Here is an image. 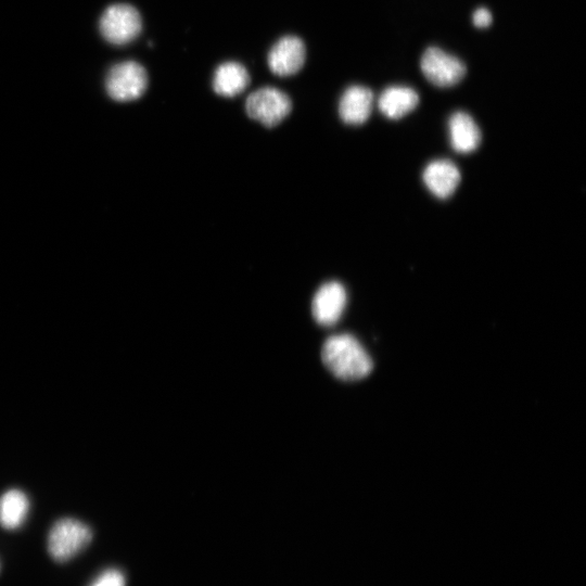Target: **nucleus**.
Returning <instances> with one entry per match:
<instances>
[{
	"label": "nucleus",
	"instance_id": "obj_1",
	"mask_svg": "<svg viewBox=\"0 0 586 586\" xmlns=\"http://www.w3.org/2000/svg\"><path fill=\"white\" fill-rule=\"evenodd\" d=\"M321 359L327 369L343 381L364 379L373 368L369 354L351 334L330 336L322 346Z\"/></svg>",
	"mask_w": 586,
	"mask_h": 586
},
{
	"label": "nucleus",
	"instance_id": "obj_2",
	"mask_svg": "<svg viewBox=\"0 0 586 586\" xmlns=\"http://www.w3.org/2000/svg\"><path fill=\"white\" fill-rule=\"evenodd\" d=\"M92 539L91 528L74 518H62L50 528L48 552L56 562H66L85 548Z\"/></svg>",
	"mask_w": 586,
	"mask_h": 586
},
{
	"label": "nucleus",
	"instance_id": "obj_3",
	"mask_svg": "<svg viewBox=\"0 0 586 586\" xmlns=\"http://www.w3.org/2000/svg\"><path fill=\"white\" fill-rule=\"evenodd\" d=\"M142 30L141 15L136 8L126 3L110 5L100 18L103 38L116 46L135 40Z\"/></svg>",
	"mask_w": 586,
	"mask_h": 586
},
{
	"label": "nucleus",
	"instance_id": "obj_4",
	"mask_svg": "<svg viewBox=\"0 0 586 586\" xmlns=\"http://www.w3.org/2000/svg\"><path fill=\"white\" fill-rule=\"evenodd\" d=\"M289 95L275 87H263L250 93L245 101L246 114L266 127L280 124L291 112Z\"/></svg>",
	"mask_w": 586,
	"mask_h": 586
},
{
	"label": "nucleus",
	"instance_id": "obj_5",
	"mask_svg": "<svg viewBox=\"0 0 586 586\" xmlns=\"http://www.w3.org/2000/svg\"><path fill=\"white\" fill-rule=\"evenodd\" d=\"M146 86V72L135 61L115 64L110 69L105 81L109 95L118 102H129L140 98Z\"/></svg>",
	"mask_w": 586,
	"mask_h": 586
},
{
	"label": "nucleus",
	"instance_id": "obj_6",
	"mask_svg": "<svg viewBox=\"0 0 586 586\" xmlns=\"http://www.w3.org/2000/svg\"><path fill=\"white\" fill-rule=\"evenodd\" d=\"M420 66L426 79L437 87H451L466 75L462 61L437 47L424 51Z\"/></svg>",
	"mask_w": 586,
	"mask_h": 586
},
{
	"label": "nucleus",
	"instance_id": "obj_7",
	"mask_svg": "<svg viewBox=\"0 0 586 586\" xmlns=\"http://www.w3.org/2000/svg\"><path fill=\"white\" fill-rule=\"evenodd\" d=\"M305 59L306 49L302 39L296 36H284L269 50L267 63L275 75L288 77L300 72Z\"/></svg>",
	"mask_w": 586,
	"mask_h": 586
},
{
	"label": "nucleus",
	"instance_id": "obj_8",
	"mask_svg": "<svg viewBox=\"0 0 586 586\" xmlns=\"http://www.w3.org/2000/svg\"><path fill=\"white\" fill-rule=\"evenodd\" d=\"M346 291L337 281L323 283L311 302V313L321 326H332L341 318L346 305Z\"/></svg>",
	"mask_w": 586,
	"mask_h": 586
},
{
	"label": "nucleus",
	"instance_id": "obj_9",
	"mask_svg": "<svg viewBox=\"0 0 586 586\" xmlns=\"http://www.w3.org/2000/svg\"><path fill=\"white\" fill-rule=\"evenodd\" d=\"M372 103L373 93L369 88L358 85L351 86L340 99V117L346 124L360 125L369 118Z\"/></svg>",
	"mask_w": 586,
	"mask_h": 586
},
{
	"label": "nucleus",
	"instance_id": "obj_10",
	"mask_svg": "<svg viewBox=\"0 0 586 586\" xmlns=\"http://www.w3.org/2000/svg\"><path fill=\"white\" fill-rule=\"evenodd\" d=\"M423 181L435 196L446 199L457 189L460 182V171L453 162L436 160L424 168Z\"/></svg>",
	"mask_w": 586,
	"mask_h": 586
},
{
	"label": "nucleus",
	"instance_id": "obj_11",
	"mask_svg": "<svg viewBox=\"0 0 586 586\" xmlns=\"http://www.w3.org/2000/svg\"><path fill=\"white\" fill-rule=\"evenodd\" d=\"M450 143L459 153L474 151L481 142V131L474 119L466 112H455L449 118Z\"/></svg>",
	"mask_w": 586,
	"mask_h": 586
},
{
	"label": "nucleus",
	"instance_id": "obj_12",
	"mask_svg": "<svg viewBox=\"0 0 586 586\" xmlns=\"http://www.w3.org/2000/svg\"><path fill=\"white\" fill-rule=\"evenodd\" d=\"M250 84L246 68L238 62L220 64L213 78L214 91L222 97H234L243 92Z\"/></svg>",
	"mask_w": 586,
	"mask_h": 586
},
{
	"label": "nucleus",
	"instance_id": "obj_13",
	"mask_svg": "<svg viewBox=\"0 0 586 586\" xmlns=\"http://www.w3.org/2000/svg\"><path fill=\"white\" fill-rule=\"evenodd\" d=\"M419 103L418 93L410 87L391 86L380 95V111L391 119H398L411 112Z\"/></svg>",
	"mask_w": 586,
	"mask_h": 586
},
{
	"label": "nucleus",
	"instance_id": "obj_14",
	"mask_svg": "<svg viewBox=\"0 0 586 586\" xmlns=\"http://www.w3.org/2000/svg\"><path fill=\"white\" fill-rule=\"evenodd\" d=\"M30 508L27 495L17 488L0 496V525L4 530H17L25 522Z\"/></svg>",
	"mask_w": 586,
	"mask_h": 586
},
{
	"label": "nucleus",
	"instance_id": "obj_15",
	"mask_svg": "<svg viewBox=\"0 0 586 586\" xmlns=\"http://www.w3.org/2000/svg\"><path fill=\"white\" fill-rule=\"evenodd\" d=\"M89 586H126V578L117 569H106L101 572Z\"/></svg>",
	"mask_w": 586,
	"mask_h": 586
},
{
	"label": "nucleus",
	"instance_id": "obj_16",
	"mask_svg": "<svg viewBox=\"0 0 586 586\" xmlns=\"http://www.w3.org/2000/svg\"><path fill=\"white\" fill-rule=\"evenodd\" d=\"M472 20L476 27H487L492 23V13L486 8L481 7L474 11Z\"/></svg>",
	"mask_w": 586,
	"mask_h": 586
}]
</instances>
